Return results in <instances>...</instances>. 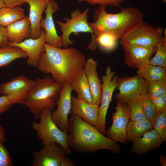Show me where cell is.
<instances>
[{"instance_id":"obj_1","label":"cell","mask_w":166,"mask_h":166,"mask_svg":"<svg viewBox=\"0 0 166 166\" xmlns=\"http://www.w3.org/2000/svg\"><path fill=\"white\" fill-rule=\"evenodd\" d=\"M45 51L40 55L36 67L49 74L57 82L71 85L87 60L80 51L73 48L61 49L44 44Z\"/></svg>"},{"instance_id":"obj_2","label":"cell","mask_w":166,"mask_h":166,"mask_svg":"<svg viewBox=\"0 0 166 166\" xmlns=\"http://www.w3.org/2000/svg\"><path fill=\"white\" fill-rule=\"evenodd\" d=\"M68 139L70 147L79 153L106 150L118 153L121 150L116 142L72 113L68 120Z\"/></svg>"},{"instance_id":"obj_3","label":"cell","mask_w":166,"mask_h":166,"mask_svg":"<svg viewBox=\"0 0 166 166\" xmlns=\"http://www.w3.org/2000/svg\"><path fill=\"white\" fill-rule=\"evenodd\" d=\"M106 6L100 5L94 11V21L89 22L93 32L91 44L98 34L104 31L111 32L120 39L144 20V14L138 8L130 6L122 9L118 13L111 14L106 12Z\"/></svg>"},{"instance_id":"obj_4","label":"cell","mask_w":166,"mask_h":166,"mask_svg":"<svg viewBox=\"0 0 166 166\" xmlns=\"http://www.w3.org/2000/svg\"><path fill=\"white\" fill-rule=\"evenodd\" d=\"M36 80L35 85L21 104L27 107L34 119L37 120L44 109L53 110L63 85L49 75Z\"/></svg>"},{"instance_id":"obj_5","label":"cell","mask_w":166,"mask_h":166,"mask_svg":"<svg viewBox=\"0 0 166 166\" xmlns=\"http://www.w3.org/2000/svg\"><path fill=\"white\" fill-rule=\"evenodd\" d=\"M52 111L44 109L41 112L39 122L34 121L31 128L36 132L43 146L55 143L60 146L67 154L71 151L68 139V133L60 129L53 120Z\"/></svg>"},{"instance_id":"obj_6","label":"cell","mask_w":166,"mask_h":166,"mask_svg":"<svg viewBox=\"0 0 166 166\" xmlns=\"http://www.w3.org/2000/svg\"><path fill=\"white\" fill-rule=\"evenodd\" d=\"M160 26L154 27L144 20L133 30L120 39L121 44L156 47L164 33Z\"/></svg>"},{"instance_id":"obj_7","label":"cell","mask_w":166,"mask_h":166,"mask_svg":"<svg viewBox=\"0 0 166 166\" xmlns=\"http://www.w3.org/2000/svg\"><path fill=\"white\" fill-rule=\"evenodd\" d=\"M89 10L87 8L83 12L78 9L73 10L71 13V18H64L66 22L57 21V24L60 27L62 34L61 38L62 46L67 48L73 42L69 39L71 34L78 35L80 32L89 33L92 34V30L87 21L88 13Z\"/></svg>"},{"instance_id":"obj_8","label":"cell","mask_w":166,"mask_h":166,"mask_svg":"<svg viewBox=\"0 0 166 166\" xmlns=\"http://www.w3.org/2000/svg\"><path fill=\"white\" fill-rule=\"evenodd\" d=\"M117 81L116 89L118 92L114 96L120 102L129 105L139 100L141 94L146 91L147 81L139 75L123 77L117 76Z\"/></svg>"},{"instance_id":"obj_9","label":"cell","mask_w":166,"mask_h":166,"mask_svg":"<svg viewBox=\"0 0 166 166\" xmlns=\"http://www.w3.org/2000/svg\"><path fill=\"white\" fill-rule=\"evenodd\" d=\"M108 66L105 74L102 76L101 95L99 107L98 117L97 128L104 135H105L106 119L107 111L112 100L113 93L117 85V76Z\"/></svg>"},{"instance_id":"obj_10","label":"cell","mask_w":166,"mask_h":166,"mask_svg":"<svg viewBox=\"0 0 166 166\" xmlns=\"http://www.w3.org/2000/svg\"><path fill=\"white\" fill-rule=\"evenodd\" d=\"M113 113L111 125L105 132L107 136L122 144L126 141L127 128L129 121V105L117 101Z\"/></svg>"},{"instance_id":"obj_11","label":"cell","mask_w":166,"mask_h":166,"mask_svg":"<svg viewBox=\"0 0 166 166\" xmlns=\"http://www.w3.org/2000/svg\"><path fill=\"white\" fill-rule=\"evenodd\" d=\"M36 80L20 75L0 85V94L7 96L14 104H21L35 85Z\"/></svg>"},{"instance_id":"obj_12","label":"cell","mask_w":166,"mask_h":166,"mask_svg":"<svg viewBox=\"0 0 166 166\" xmlns=\"http://www.w3.org/2000/svg\"><path fill=\"white\" fill-rule=\"evenodd\" d=\"M72 91L70 84L63 85L56 101L57 108L51 112V117L55 123L60 129L67 133L68 116L71 112Z\"/></svg>"},{"instance_id":"obj_13","label":"cell","mask_w":166,"mask_h":166,"mask_svg":"<svg viewBox=\"0 0 166 166\" xmlns=\"http://www.w3.org/2000/svg\"><path fill=\"white\" fill-rule=\"evenodd\" d=\"M38 151L34 152L33 166H63L67 154L57 143L43 146Z\"/></svg>"},{"instance_id":"obj_14","label":"cell","mask_w":166,"mask_h":166,"mask_svg":"<svg viewBox=\"0 0 166 166\" xmlns=\"http://www.w3.org/2000/svg\"><path fill=\"white\" fill-rule=\"evenodd\" d=\"M124 53L126 65L134 69H138L142 65L148 63L155 53L156 47L121 44Z\"/></svg>"},{"instance_id":"obj_15","label":"cell","mask_w":166,"mask_h":166,"mask_svg":"<svg viewBox=\"0 0 166 166\" xmlns=\"http://www.w3.org/2000/svg\"><path fill=\"white\" fill-rule=\"evenodd\" d=\"M45 32L42 29L40 35L37 38H27L18 43L9 42L7 45L22 49L27 55V64L36 67L41 54L45 51Z\"/></svg>"},{"instance_id":"obj_16","label":"cell","mask_w":166,"mask_h":166,"mask_svg":"<svg viewBox=\"0 0 166 166\" xmlns=\"http://www.w3.org/2000/svg\"><path fill=\"white\" fill-rule=\"evenodd\" d=\"M59 9L54 0L47 3L45 10V17L42 18L40 25L45 32V42L54 47L61 48L62 43L61 36L57 33L53 18V14Z\"/></svg>"},{"instance_id":"obj_17","label":"cell","mask_w":166,"mask_h":166,"mask_svg":"<svg viewBox=\"0 0 166 166\" xmlns=\"http://www.w3.org/2000/svg\"><path fill=\"white\" fill-rule=\"evenodd\" d=\"M71 101L72 113L97 128L99 105L88 103L73 96H72Z\"/></svg>"},{"instance_id":"obj_18","label":"cell","mask_w":166,"mask_h":166,"mask_svg":"<svg viewBox=\"0 0 166 166\" xmlns=\"http://www.w3.org/2000/svg\"><path fill=\"white\" fill-rule=\"evenodd\" d=\"M163 142L159 134L153 128L132 142L130 151L132 153L140 156L158 148Z\"/></svg>"},{"instance_id":"obj_19","label":"cell","mask_w":166,"mask_h":166,"mask_svg":"<svg viewBox=\"0 0 166 166\" xmlns=\"http://www.w3.org/2000/svg\"><path fill=\"white\" fill-rule=\"evenodd\" d=\"M97 63L93 58L87 60L84 67L87 80L90 89L93 103L100 105L102 92V84L97 71Z\"/></svg>"},{"instance_id":"obj_20","label":"cell","mask_w":166,"mask_h":166,"mask_svg":"<svg viewBox=\"0 0 166 166\" xmlns=\"http://www.w3.org/2000/svg\"><path fill=\"white\" fill-rule=\"evenodd\" d=\"M30 6L29 18L30 24V37L32 38L38 37L41 32L40 25L42 13L46 7L45 0H27Z\"/></svg>"},{"instance_id":"obj_21","label":"cell","mask_w":166,"mask_h":166,"mask_svg":"<svg viewBox=\"0 0 166 166\" xmlns=\"http://www.w3.org/2000/svg\"><path fill=\"white\" fill-rule=\"evenodd\" d=\"M6 28L9 42L18 43L30 37V24L28 16H25Z\"/></svg>"},{"instance_id":"obj_22","label":"cell","mask_w":166,"mask_h":166,"mask_svg":"<svg viewBox=\"0 0 166 166\" xmlns=\"http://www.w3.org/2000/svg\"><path fill=\"white\" fill-rule=\"evenodd\" d=\"M70 85L73 91L76 92L77 98L93 103L91 91L84 68L79 70Z\"/></svg>"},{"instance_id":"obj_23","label":"cell","mask_w":166,"mask_h":166,"mask_svg":"<svg viewBox=\"0 0 166 166\" xmlns=\"http://www.w3.org/2000/svg\"><path fill=\"white\" fill-rule=\"evenodd\" d=\"M118 39L112 33L104 31L98 34L95 38L92 44L88 46L87 49L94 51L98 45L102 50L110 52L114 50L116 47Z\"/></svg>"},{"instance_id":"obj_24","label":"cell","mask_w":166,"mask_h":166,"mask_svg":"<svg viewBox=\"0 0 166 166\" xmlns=\"http://www.w3.org/2000/svg\"><path fill=\"white\" fill-rule=\"evenodd\" d=\"M153 128L152 123L148 120L141 121L130 120L127 128L126 141L133 142Z\"/></svg>"},{"instance_id":"obj_25","label":"cell","mask_w":166,"mask_h":166,"mask_svg":"<svg viewBox=\"0 0 166 166\" xmlns=\"http://www.w3.org/2000/svg\"><path fill=\"white\" fill-rule=\"evenodd\" d=\"M25 16L23 9L19 6L0 8V26L6 27Z\"/></svg>"},{"instance_id":"obj_26","label":"cell","mask_w":166,"mask_h":166,"mask_svg":"<svg viewBox=\"0 0 166 166\" xmlns=\"http://www.w3.org/2000/svg\"><path fill=\"white\" fill-rule=\"evenodd\" d=\"M138 74L147 82L166 78V69L147 63L138 69Z\"/></svg>"},{"instance_id":"obj_27","label":"cell","mask_w":166,"mask_h":166,"mask_svg":"<svg viewBox=\"0 0 166 166\" xmlns=\"http://www.w3.org/2000/svg\"><path fill=\"white\" fill-rule=\"evenodd\" d=\"M26 58V53L20 48L8 45L0 48V67L7 66L17 59Z\"/></svg>"},{"instance_id":"obj_28","label":"cell","mask_w":166,"mask_h":166,"mask_svg":"<svg viewBox=\"0 0 166 166\" xmlns=\"http://www.w3.org/2000/svg\"><path fill=\"white\" fill-rule=\"evenodd\" d=\"M165 35L156 46L154 56L149 60L148 64L158 66L166 69V30Z\"/></svg>"},{"instance_id":"obj_29","label":"cell","mask_w":166,"mask_h":166,"mask_svg":"<svg viewBox=\"0 0 166 166\" xmlns=\"http://www.w3.org/2000/svg\"><path fill=\"white\" fill-rule=\"evenodd\" d=\"M146 92L151 99L161 97L166 94V78L147 82Z\"/></svg>"},{"instance_id":"obj_30","label":"cell","mask_w":166,"mask_h":166,"mask_svg":"<svg viewBox=\"0 0 166 166\" xmlns=\"http://www.w3.org/2000/svg\"><path fill=\"white\" fill-rule=\"evenodd\" d=\"M140 100L147 119L153 125L157 116V113L151 100L146 91L141 95Z\"/></svg>"},{"instance_id":"obj_31","label":"cell","mask_w":166,"mask_h":166,"mask_svg":"<svg viewBox=\"0 0 166 166\" xmlns=\"http://www.w3.org/2000/svg\"><path fill=\"white\" fill-rule=\"evenodd\" d=\"M130 120L141 121L147 120L140 99L129 105Z\"/></svg>"},{"instance_id":"obj_32","label":"cell","mask_w":166,"mask_h":166,"mask_svg":"<svg viewBox=\"0 0 166 166\" xmlns=\"http://www.w3.org/2000/svg\"><path fill=\"white\" fill-rule=\"evenodd\" d=\"M163 141L166 140V110L158 114L153 125Z\"/></svg>"},{"instance_id":"obj_33","label":"cell","mask_w":166,"mask_h":166,"mask_svg":"<svg viewBox=\"0 0 166 166\" xmlns=\"http://www.w3.org/2000/svg\"><path fill=\"white\" fill-rule=\"evenodd\" d=\"M3 143L0 142V166H13L11 157Z\"/></svg>"},{"instance_id":"obj_34","label":"cell","mask_w":166,"mask_h":166,"mask_svg":"<svg viewBox=\"0 0 166 166\" xmlns=\"http://www.w3.org/2000/svg\"><path fill=\"white\" fill-rule=\"evenodd\" d=\"M79 2H86L92 5L97 4L117 7L126 0H77Z\"/></svg>"},{"instance_id":"obj_35","label":"cell","mask_w":166,"mask_h":166,"mask_svg":"<svg viewBox=\"0 0 166 166\" xmlns=\"http://www.w3.org/2000/svg\"><path fill=\"white\" fill-rule=\"evenodd\" d=\"M151 99L157 115L166 110V94L159 98Z\"/></svg>"},{"instance_id":"obj_36","label":"cell","mask_w":166,"mask_h":166,"mask_svg":"<svg viewBox=\"0 0 166 166\" xmlns=\"http://www.w3.org/2000/svg\"><path fill=\"white\" fill-rule=\"evenodd\" d=\"M14 104L6 96H0V114L10 109Z\"/></svg>"},{"instance_id":"obj_37","label":"cell","mask_w":166,"mask_h":166,"mask_svg":"<svg viewBox=\"0 0 166 166\" xmlns=\"http://www.w3.org/2000/svg\"><path fill=\"white\" fill-rule=\"evenodd\" d=\"M8 42L6 27L0 26V48L7 45Z\"/></svg>"},{"instance_id":"obj_38","label":"cell","mask_w":166,"mask_h":166,"mask_svg":"<svg viewBox=\"0 0 166 166\" xmlns=\"http://www.w3.org/2000/svg\"><path fill=\"white\" fill-rule=\"evenodd\" d=\"M27 0H3L5 6L13 7L26 3Z\"/></svg>"},{"instance_id":"obj_39","label":"cell","mask_w":166,"mask_h":166,"mask_svg":"<svg viewBox=\"0 0 166 166\" xmlns=\"http://www.w3.org/2000/svg\"><path fill=\"white\" fill-rule=\"evenodd\" d=\"M6 140L5 132L2 126L0 124V142H4Z\"/></svg>"},{"instance_id":"obj_40","label":"cell","mask_w":166,"mask_h":166,"mask_svg":"<svg viewBox=\"0 0 166 166\" xmlns=\"http://www.w3.org/2000/svg\"><path fill=\"white\" fill-rule=\"evenodd\" d=\"M159 160L161 166H166V157L165 156L163 155H160L159 159Z\"/></svg>"},{"instance_id":"obj_41","label":"cell","mask_w":166,"mask_h":166,"mask_svg":"<svg viewBox=\"0 0 166 166\" xmlns=\"http://www.w3.org/2000/svg\"><path fill=\"white\" fill-rule=\"evenodd\" d=\"M5 6L3 0H0V8Z\"/></svg>"},{"instance_id":"obj_42","label":"cell","mask_w":166,"mask_h":166,"mask_svg":"<svg viewBox=\"0 0 166 166\" xmlns=\"http://www.w3.org/2000/svg\"><path fill=\"white\" fill-rule=\"evenodd\" d=\"M46 2H48L50 1H53L54 0H45Z\"/></svg>"},{"instance_id":"obj_43","label":"cell","mask_w":166,"mask_h":166,"mask_svg":"<svg viewBox=\"0 0 166 166\" xmlns=\"http://www.w3.org/2000/svg\"><path fill=\"white\" fill-rule=\"evenodd\" d=\"M162 0L163 2H164V3L166 2V0Z\"/></svg>"}]
</instances>
